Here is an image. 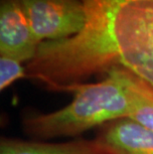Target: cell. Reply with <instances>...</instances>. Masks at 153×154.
Returning <instances> with one entry per match:
<instances>
[{
	"mask_svg": "<svg viewBox=\"0 0 153 154\" xmlns=\"http://www.w3.org/2000/svg\"><path fill=\"white\" fill-rule=\"evenodd\" d=\"M79 34L42 42L27 77L61 91L96 74L124 68L153 87V0H80Z\"/></svg>",
	"mask_w": 153,
	"mask_h": 154,
	"instance_id": "obj_1",
	"label": "cell"
},
{
	"mask_svg": "<svg viewBox=\"0 0 153 154\" xmlns=\"http://www.w3.org/2000/svg\"><path fill=\"white\" fill-rule=\"evenodd\" d=\"M61 91L73 94V100L62 109L48 113H28L22 119L24 132L34 140L76 137L109 121L129 117L133 93L128 72L116 67L97 83H78Z\"/></svg>",
	"mask_w": 153,
	"mask_h": 154,
	"instance_id": "obj_2",
	"label": "cell"
},
{
	"mask_svg": "<svg viewBox=\"0 0 153 154\" xmlns=\"http://www.w3.org/2000/svg\"><path fill=\"white\" fill-rule=\"evenodd\" d=\"M37 40L57 41L79 34L86 23L80 0H20Z\"/></svg>",
	"mask_w": 153,
	"mask_h": 154,
	"instance_id": "obj_3",
	"label": "cell"
},
{
	"mask_svg": "<svg viewBox=\"0 0 153 154\" xmlns=\"http://www.w3.org/2000/svg\"><path fill=\"white\" fill-rule=\"evenodd\" d=\"M40 44L20 0H1L0 56L28 63L34 58Z\"/></svg>",
	"mask_w": 153,
	"mask_h": 154,
	"instance_id": "obj_4",
	"label": "cell"
},
{
	"mask_svg": "<svg viewBox=\"0 0 153 154\" xmlns=\"http://www.w3.org/2000/svg\"><path fill=\"white\" fill-rule=\"evenodd\" d=\"M96 139L109 154H153V131L128 117L99 127Z\"/></svg>",
	"mask_w": 153,
	"mask_h": 154,
	"instance_id": "obj_5",
	"label": "cell"
},
{
	"mask_svg": "<svg viewBox=\"0 0 153 154\" xmlns=\"http://www.w3.org/2000/svg\"><path fill=\"white\" fill-rule=\"evenodd\" d=\"M0 154H109L94 139H74L66 142H47L2 137Z\"/></svg>",
	"mask_w": 153,
	"mask_h": 154,
	"instance_id": "obj_6",
	"label": "cell"
},
{
	"mask_svg": "<svg viewBox=\"0 0 153 154\" xmlns=\"http://www.w3.org/2000/svg\"><path fill=\"white\" fill-rule=\"evenodd\" d=\"M128 72L133 93V106L128 119L135 120L153 131V87Z\"/></svg>",
	"mask_w": 153,
	"mask_h": 154,
	"instance_id": "obj_7",
	"label": "cell"
},
{
	"mask_svg": "<svg viewBox=\"0 0 153 154\" xmlns=\"http://www.w3.org/2000/svg\"><path fill=\"white\" fill-rule=\"evenodd\" d=\"M27 77L26 67L17 59L0 56V91H5L16 81Z\"/></svg>",
	"mask_w": 153,
	"mask_h": 154,
	"instance_id": "obj_8",
	"label": "cell"
}]
</instances>
